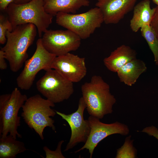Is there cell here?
Returning <instances> with one entry per match:
<instances>
[{"instance_id": "6da1fadb", "label": "cell", "mask_w": 158, "mask_h": 158, "mask_svg": "<svg viewBox=\"0 0 158 158\" xmlns=\"http://www.w3.org/2000/svg\"><path fill=\"white\" fill-rule=\"evenodd\" d=\"M36 28L33 24L29 23L18 25L11 32L7 31L6 43L1 49L4 51L12 72L18 71L27 60V51L35 39Z\"/></svg>"}, {"instance_id": "7a4b0ae2", "label": "cell", "mask_w": 158, "mask_h": 158, "mask_svg": "<svg viewBox=\"0 0 158 158\" xmlns=\"http://www.w3.org/2000/svg\"><path fill=\"white\" fill-rule=\"evenodd\" d=\"M81 90L90 116L101 119L112 112L116 99L110 92L109 85L101 76H93L90 82L82 85Z\"/></svg>"}, {"instance_id": "3957f363", "label": "cell", "mask_w": 158, "mask_h": 158, "mask_svg": "<svg viewBox=\"0 0 158 158\" xmlns=\"http://www.w3.org/2000/svg\"><path fill=\"white\" fill-rule=\"evenodd\" d=\"M5 11L13 29L18 25L30 23L34 25L41 38L52 22L53 16L47 13L43 0H32L26 3H10Z\"/></svg>"}, {"instance_id": "277c9868", "label": "cell", "mask_w": 158, "mask_h": 158, "mask_svg": "<svg viewBox=\"0 0 158 158\" xmlns=\"http://www.w3.org/2000/svg\"><path fill=\"white\" fill-rule=\"evenodd\" d=\"M54 106V103L37 94L28 98L22 107L21 116L25 122L42 140L44 139L43 132L46 127L51 128L56 132L54 121L50 117L56 114L51 108Z\"/></svg>"}, {"instance_id": "5b68a950", "label": "cell", "mask_w": 158, "mask_h": 158, "mask_svg": "<svg viewBox=\"0 0 158 158\" xmlns=\"http://www.w3.org/2000/svg\"><path fill=\"white\" fill-rule=\"evenodd\" d=\"M56 18L58 25L72 31L81 39L89 38L104 22L103 14L97 7L78 14L59 12Z\"/></svg>"}, {"instance_id": "8992f818", "label": "cell", "mask_w": 158, "mask_h": 158, "mask_svg": "<svg viewBox=\"0 0 158 158\" xmlns=\"http://www.w3.org/2000/svg\"><path fill=\"white\" fill-rule=\"evenodd\" d=\"M56 56L45 49L41 38L38 39L35 53L25 61L23 70L16 79L18 87L23 90L30 89L37 73L42 70L46 71L51 69L52 63Z\"/></svg>"}, {"instance_id": "52a82bcc", "label": "cell", "mask_w": 158, "mask_h": 158, "mask_svg": "<svg viewBox=\"0 0 158 158\" xmlns=\"http://www.w3.org/2000/svg\"><path fill=\"white\" fill-rule=\"evenodd\" d=\"M46 71L36 83L38 91L54 104L69 99L74 91L73 83L55 69L51 68Z\"/></svg>"}, {"instance_id": "ba28073f", "label": "cell", "mask_w": 158, "mask_h": 158, "mask_svg": "<svg viewBox=\"0 0 158 158\" xmlns=\"http://www.w3.org/2000/svg\"><path fill=\"white\" fill-rule=\"evenodd\" d=\"M27 99L26 95L22 94L15 87L11 93L9 99L4 103L0 104V137H5L9 133L16 139L17 137L22 138L17 130L20 125L18 113Z\"/></svg>"}, {"instance_id": "9c48e42d", "label": "cell", "mask_w": 158, "mask_h": 158, "mask_svg": "<svg viewBox=\"0 0 158 158\" xmlns=\"http://www.w3.org/2000/svg\"><path fill=\"white\" fill-rule=\"evenodd\" d=\"M42 44L49 52L56 56L76 50L81 39L72 31L67 30H47L41 38Z\"/></svg>"}, {"instance_id": "30bf717a", "label": "cell", "mask_w": 158, "mask_h": 158, "mask_svg": "<svg viewBox=\"0 0 158 158\" xmlns=\"http://www.w3.org/2000/svg\"><path fill=\"white\" fill-rule=\"evenodd\" d=\"M99 119L92 116H89L88 119L91 128L89 135L83 146L75 151V153L86 149L88 150L91 158L98 143L107 136L115 134L126 135L129 133V129L125 124L117 121L106 124L100 121Z\"/></svg>"}, {"instance_id": "8fae6325", "label": "cell", "mask_w": 158, "mask_h": 158, "mask_svg": "<svg viewBox=\"0 0 158 158\" xmlns=\"http://www.w3.org/2000/svg\"><path fill=\"white\" fill-rule=\"evenodd\" d=\"M86 107L82 97L79 100L78 107L75 112L66 114L56 111L57 114L68 124L71 130V135L64 151L71 149L80 142L85 143L89 135L91 128L89 122L84 118V112Z\"/></svg>"}, {"instance_id": "7c38bea8", "label": "cell", "mask_w": 158, "mask_h": 158, "mask_svg": "<svg viewBox=\"0 0 158 158\" xmlns=\"http://www.w3.org/2000/svg\"><path fill=\"white\" fill-rule=\"evenodd\" d=\"M51 68L73 83L80 81L87 72L85 58L70 53L56 56Z\"/></svg>"}, {"instance_id": "4fadbf2b", "label": "cell", "mask_w": 158, "mask_h": 158, "mask_svg": "<svg viewBox=\"0 0 158 158\" xmlns=\"http://www.w3.org/2000/svg\"><path fill=\"white\" fill-rule=\"evenodd\" d=\"M138 0H97L95 5L102 11L107 24L118 23L133 10Z\"/></svg>"}, {"instance_id": "5bb4252c", "label": "cell", "mask_w": 158, "mask_h": 158, "mask_svg": "<svg viewBox=\"0 0 158 158\" xmlns=\"http://www.w3.org/2000/svg\"><path fill=\"white\" fill-rule=\"evenodd\" d=\"M136 51L129 46L123 44L112 51L103 60L104 65L109 71L117 73L124 65L136 58Z\"/></svg>"}, {"instance_id": "9a60e30c", "label": "cell", "mask_w": 158, "mask_h": 158, "mask_svg": "<svg viewBox=\"0 0 158 158\" xmlns=\"http://www.w3.org/2000/svg\"><path fill=\"white\" fill-rule=\"evenodd\" d=\"M156 10L152 8L149 0H143L135 5L133 9V17L130 26L134 32H138L143 26L150 25Z\"/></svg>"}, {"instance_id": "2e32d148", "label": "cell", "mask_w": 158, "mask_h": 158, "mask_svg": "<svg viewBox=\"0 0 158 158\" xmlns=\"http://www.w3.org/2000/svg\"><path fill=\"white\" fill-rule=\"evenodd\" d=\"M45 11L53 16L60 12L74 13L83 6H88L89 0H43Z\"/></svg>"}, {"instance_id": "e0dca14e", "label": "cell", "mask_w": 158, "mask_h": 158, "mask_svg": "<svg viewBox=\"0 0 158 158\" xmlns=\"http://www.w3.org/2000/svg\"><path fill=\"white\" fill-rule=\"evenodd\" d=\"M147 69L145 63L136 58L128 62L117 72L121 82L131 86L136 82L140 76Z\"/></svg>"}, {"instance_id": "ac0fdd59", "label": "cell", "mask_w": 158, "mask_h": 158, "mask_svg": "<svg viewBox=\"0 0 158 158\" xmlns=\"http://www.w3.org/2000/svg\"><path fill=\"white\" fill-rule=\"evenodd\" d=\"M10 135L0 138V158H14L27 150L24 143Z\"/></svg>"}, {"instance_id": "d6986e66", "label": "cell", "mask_w": 158, "mask_h": 158, "mask_svg": "<svg viewBox=\"0 0 158 158\" xmlns=\"http://www.w3.org/2000/svg\"><path fill=\"white\" fill-rule=\"evenodd\" d=\"M142 36L147 43L154 56L155 63L158 61V38L150 25L143 26L140 28Z\"/></svg>"}, {"instance_id": "ffe728a7", "label": "cell", "mask_w": 158, "mask_h": 158, "mask_svg": "<svg viewBox=\"0 0 158 158\" xmlns=\"http://www.w3.org/2000/svg\"><path fill=\"white\" fill-rule=\"evenodd\" d=\"M135 150L129 137L126 138L123 145L117 150L116 158H135Z\"/></svg>"}, {"instance_id": "44dd1931", "label": "cell", "mask_w": 158, "mask_h": 158, "mask_svg": "<svg viewBox=\"0 0 158 158\" xmlns=\"http://www.w3.org/2000/svg\"><path fill=\"white\" fill-rule=\"evenodd\" d=\"M13 30L11 23L7 16L2 14L0 15V43L4 44L7 41L6 33L7 31L11 32Z\"/></svg>"}, {"instance_id": "7402d4cb", "label": "cell", "mask_w": 158, "mask_h": 158, "mask_svg": "<svg viewBox=\"0 0 158 158\" xmlns=\"http://www.w3.org/2000/svg\"><path fill=\"white\" fill-rule=\"evenodd\" d=\"M64 142L63 140L59 141L55 150H50L47 146L43 147V150L45 152L46 158H64L65 157L62 154L61 151V146Z\"/></svg>"}, {"instance_id": "603a6c76", "label": "cell", "mask_w": 158, "mask_h": 158, "mask_svg": "<svg viewBox=\"0 0 158 158\" xmlns=\"http://www.w3.org/2000/svg\"><path fill=\"white\" fill-rule=\"evenodd\" d=\"M150 25L154 30L158 38V7H156V10L151 22ZM158 66V61L156 63Z\"/></svg>"}, {"instance_id": "cb8c5ba5", "label": "cell", "mask_w": 158, "mask_h": 158, "mask_svg": "<svg viewBox=\"0 0 158 158\" xmlns=\"http://www.w3.org/2000/svg\"><path fill=\"white\" fill-rule=\"evenodd\" d=\"M147 134L150 136H152L158 140V129L154 126L147 127L141 131Z\"/></svg>"}, {"instance_id": "d4e9b609", "label": "cell", "mask_w": 158, "mask_h": 158, "mask_svg": "<svg viewBox=\"0 0 158 158\" xmlns=\"http://www.w3.org/2000/svg\"><path fill=\"white\" fill-rule=\"evenodd\" d=\"M5 54L1 49L0 50V69L1 70H4L7 68V64L5 61Z\"/></svg>"}, {"instance_id": "484cf974", "label": "cell", "mask_w": 158, "mask_h": 158, "mask_svg": "<svg viewBox=\"0 0 158 158\" xmlns=\"http://www.w3.org/2000/svg\"><path fill=\"white\" fill-rule=\"evenodd\" d=\"M14 0H0V9L1 11H5L8 5L14 2Z\"/></svg>"}, {"instance_id": "4316f807", "label": "cell", "mask_w": 158, "mask_h": 158, "mask_svg": "<svg viewBox=\"0 0 158 158\" xmlns=\"http://www.w3.org/2000/svg\"><path fill=\"white\" fill-rule=\"evenodd\" d=\"M32 0H14V3L18 4H23L28 2Z\"/></svg>"}, {"instance_id": "83f0119b", "label": "cell", "mask_w": 158, "mask_h": 158, "mask_svg": "<svg viewBox=\"0 0 158 158\" xmlns=\"http://www.w3.org/2000/svg\"><path fill=\"white\" fill-rule=\"evenodd\" d=\"M153 2L157 5L158 7V0H152Z\"/></svg>"}]
</instances>
